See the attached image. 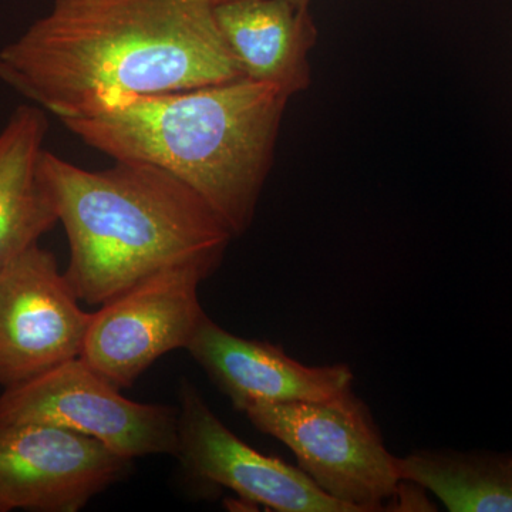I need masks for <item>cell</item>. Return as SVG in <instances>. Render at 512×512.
Here are the masks:
<instances>
[{"mask_svg": "<svg viewBox=\"0 0 512 512\" xmlns=\"http://www.w3.org/2000/svg\"><path fill=\"white\" fill-rule=\"evenodd\" d=\"M215 0H53L0 59L59 117L241 79Z\"/></svg>", "mask_w": 512, "mask_h": 512, "instance_id": "1", "label": "cell"}, {"mask_svg": "<svg viewBox=\"0 0 512 512\" xmlns=\"http://www.w3.org/2000/svg\"><path fill=\"white\" fill-rule=\"evenodd\" d=\"M288 101L276 87L241 77L123 97L96 113L60 121L113 160L153 164L174 175L237 238L254 221Z\"/></svg>", "mask_w": 512, "mask_h": 512, "instance_id": "2", "label": "cell"}, {"mask_svg": "<svg viewBox=\"0 0 512 512\" xmlns=\"http://www.w3.org/2000/svg\"><path fill=\"white\" fill-rule=\"evenodd\" d=\"M114 161L92 171L47 150L40 158L80 302L101 306L164 269L222 262L234 235L197 192L156 165Z\"/></svg>", "mask_w": 512, "mask_h": 512, "instance_id": "3", "label": "cell"}, {"mask_svg": "<svg viewBox=\"0 0 512 512\" xmlns=\"http://www.w3.org/2000/svg\"><path fill=\"white\" fill-rule=\"evenodd\" d=\"M244 413L256 430L285 444L318 487L355 512L383 511L404 490L397 457L353 387L323 402L259 404Z\"/></svg>", "mask_w": 512, "mask_h": 512, "instance_id": "4", "label": "cell"}, {"mask_svg": "<svg viewBox=\"0 0 512 512\" xmlns=\"http://www.w3.org/2000/svg\"><path fill=\"white\" fill-rule=\"evenodd\" d=\"M23 423L77 431L128 460L177 454L178 409L127 399L82 357L3 389L0 424Z\"/></svg>", "mask_w": 512, "mask_h": 512, "instance_id": "5", "label": "cell"}, {"mask_svg": "<svg viewBox=\"0 0 512 512\" xmlns=\"http://www.w3.org/2000/svg\"><path fill=\"white\" fill-rule=\"evenodd\" d=\"M221 262L164 269L92 313L82 359L117 389L133 386L165 353L187 349L207 313L198 288Z\"/></svg>", "mask_w": 512, "mask_h": 512, "instance_id": "6", "label": "cell"}, {"mask_svg": "<svg viewBox=\"0 0 512 512\" xmlns=\"http://www.w3.org/2000/svg\"><path fill=\"white\" fill-rule=\"evenodd\" d=\"M83 311L53 252L33 245L0 268V387L18 386L82 355Z\"/></svg>", "mask_w": 512, "mask_h": 512, "instance_id": "7", "label": "cell"}, {"mask_svg": "<svg viewBox=\"0 0 512 512\" xmlns=\"http://www.w3.org/2000/svg\"><path fill=\"white\" fill-rule=\"evenodd\" d=\"M133 460L50 424H0V512H76L128 476Z\"/></svg>", "mask_w": 512, "mask_h": 512, "instance_id": "8", "label": "cell"}, {"mask_svg": "<svg viewBox=\"0 0 512 512\" xmlns=\"http://www.w3.org/2000/svg\"><path fill=\"white\" fill-rule=\"evenodd\" d=\"M175 457L202 483L227 487L274 511L355 512L326 494L301 467L265 456L235 436L188 380L180 387Z\"/></svg>", "mask_w": 512, "mask_h": 512, "instance_id": "9", "label": "cell"}, {"mask_svg": "<svg viewBox=\"0 0 512 512\" xmlns=\"http://www.w3.org/2000/svg\"><path fill=\"white\" fill-rule=\"evenodd\" d=\"M187 350L242 413L259 404L323 402L352 389L355 380L348 365H302L279 346L234 335L207 315Z\"/></svg>", "mask_w": 512, "mask_h": 512, "instance_id": "10", "label": "cell"}, {"mask_svg": "<svg viewBox=\"0 0 512 512\" xmlns=\"http://www.w3.org/2000/svg\"><path fill=\"white\" fill-rule=\"evenodd\" d=\"M215 18L242 77L291 99L312 83L309 62L318 28L309 8L289 0H222Z\"/></svg>", "mask_w": 512, "mask_h": 512, "instance_id": "11", "label": "cell"}, {"mask_svg": "<svg viewBox=\"0 0 512 512\" xmlns=\"http://www.w3.org/2000/svg\"><path fill=\"white\" fill-rule=\"evenodd\" d=\"M47 131L45 111L28 104L13 111L0 131V268L59 222L40 174Z\"/></svg>", "mask_w": 512, "mask_h": 512, "instance_id": "12", "label": "cell"}, {"mask_svg": "<svg viewBox=\"0 0 512 512\" xmlns=\"http://www.w3.org/2000/svg\"><path fill=\"white\" fill-rule=\"evenodd\" d=\"M400 477L450 512H512V453L417 450L397 457Z\"/></svg>", "mask_w": 512, "mask_h": 512, "instance_id": "13", "label": "cell"}, {"mask_svg": "<svg viewBox=\"0 0 512 512\" xmlns=\"http://www.w3.org/2000/svg\"><path fill=\"white\" fill-rule=\"evenodd\" d=\"M0 80H2L3 83L9 84L16 92H19L22 96L28 97L29 99V92L25 84H23L22 80L3 63L2 59H0Z\"/></svg>", "mask_w": 512, "mask_h": 512, "instance_id": "14", "label": "cell"}, {"mask_svg": "<svg viewBox=\"0 0 512 512\" xmlns=\"http://www.w3.org/2000/svg\"><path fill=\"white\" fill-rule=\"evenodd\" d=\"M215 2H222V0H215ZM289 2L295 3V5L302 6V8H309L312 0H289Z\"/></svg>", "mask_w": 512, "mask_h": 512, "instance_id": "15", "label": "cell"}]
</instances>
